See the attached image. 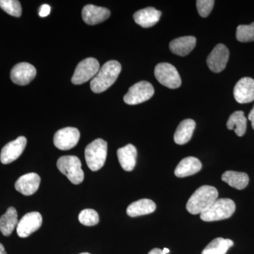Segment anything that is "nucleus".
Segmentation results:
<instances>
[{
    "instance_id": "39448f33",
    "label": "nucleus",
    "mask_w": 254,
    "mask_h": 254,
    "mask_svg": "<svg viewBox=\"0 0 254 254\" xmlns=\"http://www.w3.org/2000/svg\"><path fill=\"white\" fill-rule=\"evenodd\" d=\"M58 170L66 176L73 185H79L84 180V173L81 169V162L75 155L61 157L57 163Z\"/></svg>"
},
{
    "instance_id": "412c9836",
    "label": "nucleus",
    "mask_w": 254,
    "mask_h": 254,
    "mask_svg": "<svg viewBox=\"0 0 254 254\" xmlns=\"http://www.w3.org/2000/svg\"><path fill=\"white\" fill-rule=\"evenodd\" d=\"M195 127L194 120L190 119L183 120L177 127L174 135V141L178 145L186 144L193 136Z\"/></svg>"
},
{
    "instance_id": "4468645a",
    "label": "nucleus",
    "mask_w": 254,
    "mask_h": 254,
    "mask_svg": "<svg viewBox=\"0 0 254 254\" xmlns=\"http://www.w3.org/2000/svg\"><path fill=\"white\" fill-rule=\"evenodd\" d=\"M234 97L240 104L254 100V79L250 77L241 78L234 88Z\"/></svg>"
},
{
    "instance_id": "6ab92c4d",
    "label": "nucleus",
    "mask_w": 254,
    "mask_h": 254,
    "mask_svg": "<svg viewBox=\"0 0 254 254\" xmlns=\"http://www.w3.org/2000/svg\"><path fill=\"white\" fill-rule=\"evenodd\" d=\"M202 164L198 158L195 157H187L184 158L175 168V175L180 178L195 175L200 171Z\"/></svg>"
},
{
    "instance_id": "f8f14e48",
    "label": "nucleus",
    "mask_w": 254,
    "mask_h": 254,
    "mask_svg": "<svg viewBox=\"0 0 254 254\" xmlns=\"http://www.w3.org/2000/svg\"><path fill=\"white\" fill-rule=\"evenodd\" d=\"M27 144L26 137H18L14 141H12L5 145L1 149L0 154V160L1 163L6 165L15 161L22 154L23 150Z\"/></svg>"
},
{
    "instance_id": "0eeeda50",
    "label": "nucleus",
    "mask_w": 254,
    "mask_h": 254,
    "mask_svg": "<svg viewBox=\"0 0 254 254\" xmlns=\"http://www.w3.org/2000/svg\"><path fill=\"white\" fill-rule=\"evenodd\" d=\"M154 93V88L149 82H138L130 87L128 91L124 97V101L130 105L140 104L150 99Z\"/></svg>"
},
{
    "instance_id": "a211bd4d",
    "label": "nucleus",
    "mask_w": 254,
    "mask_h": 254,
    "mask_svg": "<svg viewBox=\"0 0 254 254\" xmlns=\"http://www.w3.org/2000/svg\"><path fill=\"white\" fill-rule=\"evenodd\" d=\"M118 158L124 170L131 172L136 164L137 150L132 144H127L118 150Z\"/></svg>"
},
{
    "instance_id": "f03ea898",
    "label": "nucleus",
    "mask_w": 254,
    "mask_h": 254,
    "mask_svg": "<svg viewBox=\"0 0 254 254\" xmlns=\"http://www.w3.org/2000/svg\"><path fill=\"white\" fill-rule=\"evenodd\" d=\"M218 191L214 187L204 185L195 190L187 202L189 213L197 215L205 212L218 198Z\"/></svg>"
},
{
    "instance_id": "c9c22d12",
    "label": "nucleus",
    "mask_w": 254,
    "mask_h": 254,
    "mask_svg": "<svg viewBox=\"0 0 254 254\" xmlns=\"http://www.w3.org/2000/svg\"><path fill=\"white\" fill-rule=\"evenodd\" d=\"M89 254V253H81V254Z\"/></svg>"
},
{
    "instance_id": "7c9ffc66",
    "label": "nucleus",
    "mask_w": 254,
    "mask_h": 254,
    "mask_svg": "<svg viewBox=\"0 0 254 254\" xmlns=\"http://www.w3.org/2000/svg\"><path fill=\"white\" fill-rule=\"evenodd\" d=\"M51 8L48 4H43L40 7L39 16L41 17H46L50 14Z\"/></svg>"
},
{
    "instance_id": "6e6552de",
    "label": "nucleus",
    "mask_w": 254,
    "mask_h": 254,
    "mask_svg": "<svg viewBox=\"0 0 254 254\" xmlns=\"http://www.w3.org/2000/svg\"><path fill=\"white\" fill-rule=\"evenodd\" d=\"M100 70V64L95 58H86L78 64L71 82L75 85L83 84L93 79Z\"/></svg>"
},
{
    "instance_id": "b1692460",
    "label": "nucleus",
    "mask_w": 254,
    "mask_h": 254,
    "mask_svg": "<svg viewBox=\"0 0 254 254\" xmlns=\"http://www.w3.org/2000/svg\"><path fill=\"white\" fill-rule=\"evenodd\" d=\"M222 180L237 190H242L248 186L250 177L245 173L227 171L222 175Z\"/></svg>"
},
{
    "instance_id": "473e14b6",
    "label": "nucleus",
    "mask_w": 254,
    "mask_h": 254,
    "mask_svg": "<svg viewBox=\"0 0 254 254\" xmlns=\"http://www.w3.org/2000/svg\"><path fill=\"white\" fill-rule=\"evenodd\" d=\"M148 254H165L163 253V250H160V249L155 248L153 250L150 251L149 253Z\"/></svg>"
},
{
    "instance_id": "72a5a7b5",
    "label": "nucleus",
    "mask_w": 254,
    "mask_h": 254,
    "mask_svg": "<svg viewBox=\"0 0 254 254\" xmlns=\"http://www.w3.org/2000/svg\"><path fill=\"white\" fill-rule=\"evenodd\" d=\"M6 252H5V249L4 246L0 243V254H6Z\"/></svg>"
},
{
    "instance_id": "aec40b11",
    "label": "nucleus",
    "mask_w": 254,
    "mask_h": 254,
    "mask_svg": "<svg viewBox=\"0 0 254 254\" xmlns=\"http://www.w3.org/2000/svg\"><path fill=\"white\" fill-rule=\"evenodd\" d=\"M196 38L194 36H183L176 38L170 43V49L174 54L185 57L194 49Z\"/></svg>"
},
{
    "instance_id": "7ed1b4c3",
    "label": "nucleus",
    "mask_w": 254,
    "mask_h": 254,
    "mask_svg": "<svg viewBox=\"0 0 254 254\" xmlns=\"http://www.w3.org/2000/svg\"><path fill=\"white\" fill-rule=\"evenodd\" d=\"M236 205L230 198H217L210 208L200 214L203 221L213 222L230 218L235 213Z\"/></svg>"
},
{
    "instance_id": "1a4fd4ad",
    "label": "nucleus",
    "mask_w": 254,
    "mask_h": 254,
    "mask_svg": "<svg viewBox=\"0 0 254 254\" xmlns=\"http://www.w3.org/2000/svg\"><path fill=\"white\" fill-rule=\"evenodd\" d=\"M80 132L74 127H66L55 133L54 145L58 149L68 150L76 146L79 141Z\"/></svg>"
},
{
    "instance_id": "4be33fe9",
    "label": "nucleus",
    "mask_w": 254,
    "mask_h": 254,
    "mask_svg": "<svg viewBox=\"0 0 254 254\" xmlns=\"http://www.w3.org/2000/svg\"><path fill=\"white\" fill-rule=\"evenodd\" d=\"M156 209V204L152 200L143 198L133 202L128 205L127 213L131 218L141 216L153 213Z\"/></svg>"
},
{
    "instance_id": "9d476101",
    "label": "nucleus",
    "mask_w": 254,
    "mask_h": 254,
    "mask_svg": "<svg viewBox=\"0 0 254 254\" xmlns=\"http://www.w3.org/2000/svg\"><path fill=\"white\" fill-rule=\"evenodd\" d=\"M230 57V52L225 45H217L207 58V65L210 71L221 72L226 67Z\"/></svg>"
},
{
    "instance_id": "2eb2a0df",
    "label": "nucleus",
    "mask_w": 254,
    "mask_h": 254,
    "mask_svg": "<svg viewBox=\"0 0 254 254\" xmlns=\"http://www.w3.org/2000/svg\"><path fill=\"white\" fill-rule=\"evenodd\" d=\"M41 184V177L38 174L31 173L20 177L15 183V189L24 195L34 194Z\"/></svg>"
},
{
    "instance_id": "5701e85b",
    "label": "nucleus",
    "mask_w": 254,
    "mask_h": 254,
    "mask_svg": "<svg viewBox=\"0 0 254 254\" xmlns=\"http://www.w3.org/2000/svg\"><path fill=\"white\" fill-rule=\"evenodd\" d=\"M18 214L14 207H9L0 218V231L4 236L11 235L18 225Z\"/></svg>"
},
{
    "instance_id": "9b49d317",
    "label": "nucleus",
    "mask_w": 254,
    "mask_h": 254,
    "mask_svg": "<svg viewBox=\"0 0 254 254\" xmlns=\"http://www.w3.org/2000/svg\"><path fill=\"white\" fill-rule=\"evenodd\" d=\"M43 218L38 212H31L26 214L18 222L16 232L18 237L26 238L37 231L41 227Z\"/></svg>"
},
{
    "instance_id": "c85d7f7f",
    "label": "nucleus",
    "mask_w": 254,
    "mask_h": 254,
    "mask_svg": "<svg viewBox=\"0 0 254 254\" xmlns=\"http://www.w3.org/2000/svg\"><path fill=\"white\" fill-rule=\"evenodd\" d=\"M99 215L93 209H84L78 215V220L86 226H94L99 222Z\"/></svg>"
},
{
    "instance_id": "bb28decb",
    "label": "nucleus",
    "mask_w": 254,
    "mask_h": 254,
    "mask_svg": "<svg viewBox=\"0 0 254 254\" xmlns=\"http://www.w3.org/2000/svg\"><path fill=\"white\" fill-rule=\"evenodd\" d=\"M236 38L241 43L254 41V22L250 25H240L237 28Z\"/></svg>"
},
{
    "instance_id": "a878e982",
    "label": "nucleus",
    "mask_w": 254,
    "mask_h": 254,
    "mask_svg": "<svg viewBox=\"0 0 254 254\" xmlns=\"http://www.w3.org/2000/svg\"><path fill=\"white\" fill-rule=\"evenodd\" d=\"M233 245V241L230 239L218 237L210 242L201 254H226L227 250Z\"/></svg>"
},
{
    "instance_id": "423d86ee",
    "label": "nucleus",
    "mask_w": 254,
    "mask_h": 254,
    "mask_svg": "<svg viewBox=\"0 0 254 254\" xmlns=\"http://www.w3.org/2000/svg\"><path fill=\"white\" fill-rule=\"evenodd\" d=\"M154 74L159 83L167 88L175 89L181 86V77L177 68L171 64H158L155 66Z\"/></svg>"
},
{
    "instance_id": "cd10ccee",
    "label": "nucleus",
    "mask_w": 254,
    "mask_h": 254,
    "mask_svg": "<svg viewBox=\"0 0 254 254\" xmlns=\"http://www.w3.org/2000/svg\"><path fill=\"white\" fill-rule=\"evenodd\" d=\"M0 7L15 17H20L22 14L21 3L17 0H0Z\"/></svg>"
},
{
    "instance_id": "393cba45",
    "label": "nucleus",
    "mask_w": 254,
    "mask_h": 254,
    "mask_svg": "<svg viewBox=\"0 0 254 254\" xmlns=\"http://www.w3.org/2000/svg\"><path fill=\"white\" fill-rule=\"evenodd\" d=\"M247 120L242 111H236L232 113L227 120V127L228 129L235 130L238 136H243L247 130Z\"/></svg>"
},
{
    "instance_id": "f257e3e1",
    "label": "nucleus",
    "mask_w": 254,
    "mask_h": 254,
    "mask_svg": "<svg viewBox=\"0 0 254 254\" xmlns=\"http://www.w3.org/2000/svg\"><path fill=\"white\" fill-rule=\"evenodd\" d=\"M121 64L116 60H110L104 64L91 82L92 91L103 93L113 86L121 72Z\"/></svg>"
},
{
    "instance_id": "ddd939ff",
    "label": "nucleus",
    "mask_w": 254,
    "mask_h": 254,
    "mask_svg": "<svg viewBox=\"0 0 254 254\" xmlns=\"http://www.w3.org/2000/svg\"><path fill=\"white\" fill-rule=\"evenodd\" d=\"M36 68L29 63H21L15 65L10 73V78L15 84L26 86L36 76Z\"/></svg>"
},
{
    "instance_id": "f3484780",
    "label": "nucleus",
    "mask_w": 254,
    "mask_h": 254,
    "mask_svg": "<svg viewBox=\"0 0 254 254\" xmlns=\"http://www.w3.org/2000/svg\"><path fill=\"white\" fill-rule=\"evenodd\" d=\"M161 11L153 7H147L139 10L133 14L135 22L143 28L155 26L160 20Z\"/></svg>"
},
{
    "instance_id": "c756f323",
    "label": "nucleus",
    "mask_w": 254,
    "mask_h": 254,
    "mask_svg": "<svg viewBox=\"0 0 254 254\" xmlns=\"http://www.w3.org/2000/svg\"><path fill=\"white\" fill-rule=\"evenodd\" d=\"M215 1L213 0H198L196 1L197 10L202 17H207L213 9Z\"/></svg>"
},
{
    "instance_id": "2f4dec72",
    "label": "nucleus",
    "mask_w": 254,
    "mask_h": 254,
    "mask_svg": "<svg viewBox=\"0 0 254 254\" xmlns=\"http://www.w3.org/2000/svg\"><path fill=\"white\" fill-rule=\"evenodd\" d=\"M248 118L250 120L251 123H252V128L254 130V106L253 109L251 110L250 113L249 114Z\"/></svg>"
},
{
    "instance_id": "dca6fc26",
    "label": "nucleus",
    "mask_w": 254,
    "mask_h": 254,
    "mask_svg": "<svg viewBox=\"0 0 254 254\" xmlns=\"http://www.w3.org/2000/svg\"><path fill=\"white\" fill-rule=\"evenodd\" d=\"M110 16V11L105 7L88 4L82 10V18L88 25H95L103 22Z\"/></svg>"
},
{
    "instance_id": "f704fd0d",
    "label": "nucleus",
    "mask_w": 254,
    "mask_h": 254,
    "mask_svg": "<svg viewBox=\"0 0 254 254\" xmlns=\"http://www.w3.org/2000/svg\"><path fill=\"white\" fill-rule=\"evenodd\" d=\"M163 252L164 254H167L170 253V250L168 248H164Z\"/></svg>"
},
{
    "instance_id": "20e7f679",
    "label": "nucleus",
    "mask_w": 254,
    "mask_h": 254,
    "mask_svg": "<svg viewBox=\"0 0 254 254\" xmlns=\"http://www.w3.org/2000/svg\"><path fill=\"white\" fill-rule=\"evenodd\" d=\"M108 155V143L98 138L87 145L85 158L87 165L92 171H98L104 166Z\"/></svg>"
}]
</instances>
